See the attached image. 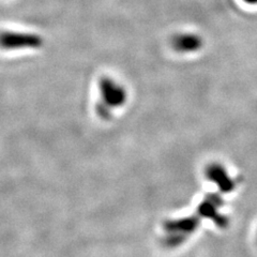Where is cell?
I'll return each instance as SVG.
<instances>
[{
	"label": "cell",
	"mask_w": 257,
	"mask_h": 257,
	"mask_svg": "<svg viewBox=\"0 0 257 257\" xmlns=\"http://www.w3.org/2000/svg\"><path fill=\"white\" fill-rule=\"evenodd\" d=\"M199 225L200 218L196 213L165 221L163 224V244L167 247H177L183 244L198 229Z\"/></svg>",
	"instance_id": "1"
},
{
	"label": "cell",
	"mask_w": 257,
	"mask_h": 257,
	"mask_svg": "<svg viewBox=\"0 0 257 257\" xmlns=\"http://www.w3.org/2000/svg\"><path fill=\"white\" fill-rule=\"evenodd\" d=\"M43 45V39L36 34L3 31L0 32V47L7 51L37 50Z\"/></svg>",
	"instance_id": "2"
},
{
	"label": "cell",
	"mask_w": 257,
	"mask_h": 257,
	"mask_svg": "<svg viewBox=\"0 0 257 257\" xmlns=\"http://www.w3.org/2000/svg\"><path fill=\"white\" fill-rule=\"evenodd\" d=\"M223 206V198L219 194H216V193H210V194H207L204 197L203 202L197 207L196 214L199 218L211 220L216 226L225 228L228 225V219L220 213V209Z\"/></svg>",
	"instance_id": "3"
},
{
	"label": "cell",
	"mask_w": 257,
	"mask_h": 257,
	"mask_svg": "<svg viewBox=\"0 0 257 257\" xmlns=\"http://www.w3.org/2000/svg\"><path fill=\"white\" fill-rule=\"evenodd\" d=\"M99 89L101 93L100 101L110 109L122 106L126 101L124 88L109 77L104 76L100 79Z\"/></svg>",
	"instance_id": "4"
},
{
	"label": "cell",
	"mask_w": 257,
	"mask_h": 257,
	"mask_svg": "<svg viewBox=\"0 0 257 257\" xmlns=\"http://www.w3.org/2000/svg\"><path fill=\"white\" fill-rule=\"evenodd\" d=\"M206 177L209 181L216 184L223 193H229L236 188V181L230 178L225 167L219 163H211L206 168Z\"/></svg>",
	"instance_id": "5"
},
{
	"label": "cell",
	"mask_w": 257,
	"mask_h": 257,
	"mask_svg": "<svg viewBox=\"0 0 257 257\" xmlns=\"http://www.w3.org/2000/svg\"><path fill=\"white\" fill-rule=\"evenodd\" d=\"M172 45L180 53H193L198 51L203 45L202 38L193 34L177 35L172 40Z\"/></svg>",
	"instance_id": "6"
},
{
	"label": "cell",
	"mask_w": 257,
	"mask_h": 257,
	"mask_svg": "<svg viewBox=\"0 0 257 257\" xmlns=\"http://www.w3.org/2000/svg\"><path fill=\"white\" fill-rule=\"evenodd\" d=\"M245 3L247 4H251V5H256L257 4V0H244Z\"/></svg>",
	"instance_id": "7"
}]
</instances>
